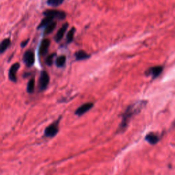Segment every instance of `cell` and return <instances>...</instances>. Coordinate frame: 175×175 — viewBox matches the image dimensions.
Segmentation results:
<instances>
[{
  "label": "cell",
  "mask_w": 175,
  "mask_h": 175,
  "mask_svg": "<svg viewBox=\"0 0 175 175\" xmlns=\"http://www.w3.org/2000/svg\"><path fill=\"white\" fill-rule=\"evenodd\" d=\"M28 41H29V40H25V41L22 42L21 43V47H26L27 45Z\"/></svg>",
  "instance_id": "obj_21"
},
{
  "label": "cell",
  "mask_w": 175,
  "mask_h": 175,
  "mask_svg": "<svg viewBox=\"0 0 175 175\" xmlns=\"http://www.w3.org/2000/svg\"><path fill=\"white\" fill-rule=\"evenodd\" d=\"M160 139H161L160 136H158L157 134L153 132L149 133L145 137V140L149 144H156L160 140Z\"/></svg>",
  "instance_id": "obj_10"
},
{
  "label": "cell",
  "mask_w": 175,
  "mask_h": 175,
  "mask_svg": "<svg viewBox=\"0 0 175 175\" xmlns=\"http://www.w3.org/2000/svg\"><path fill=\"white\" fill-rule=\"evenodd\" d=\"M66 61H67L66 56L61 55V56H59V57L56 58L55 63V65L57 66L58 67L61 68V67H63L65 65Z\"/></svg>",
  "instance_id": "obj_16"
},
{
  "label": "cell",
  "mask_w": 175,
  "mask_h": 175,
  "mask_svg": "<svg viewBox=\"0 0 175 175\" xmlns=\"http://www.w3.org/2000/svg\"><path fill=\"white\" fill-rule=\"evenodd\" d=\"M49 83V76L47 72L43 71L40 73L39 82V89L40 92L45 90Z\"/></svg>",
  "instance_id": "obj_4"
},
{
  "label": "cell",
  "mask_w": 175,
  "mask_h": 175,
  "mask_svg": "<svg viewBox=\"0 0 175 175\" xmlns=\"http://www.w3.org/2000/svg\"><path fill=\"white\" fill-rule=\"evenodd\" d=\"M20 68V64L18 62H16L14 64L11 66L10 68V70L8 72V77L12 82H17V73Z\"/></svg>",
  "instance_id": "obj_6"
},
{
  "label": "cell",
  "mask_w": 175,
  "mask_h": 175,
  "mask_svg": "<svg viewBox=\"0 0 175 175\" xmlns=\"http://www.w3.org/2000/svg\"><path fill=\"white\" fill-rule=\"evenodd\" d=\"M56 55L55 54H50L47 58L46 59V64L47 65H48V66H51L53 64V63H54V59L55 58V56Z\"/></svg>",
  "instance_id": "obj_20"
},
{
  "label": "cell",
  "mask_w": 175,
  "mask_h": 175,
  "mask_svg": "<svg viewBox=\"0 0 175 175\" xmlns=\"http://www.w3.org/2000/svg\"><path fill=\"white\" fill-rule=\"evenodd\" d=\"M75 59L77 61H81L85 60L90 58V55L87 54L86 51H83V50H79V51H77L75 54Z\"/></svg>",
  "instance_id": "obj_12"
},
{
  "label": "cell",
  "mask_w": 175,
  "mask_h": 175,
  "mask_svg": "<svg viewBox=\"0 0 175 175\" xmlns=\"http://www.w3.org/2000/svg\"><path fill=\"white\" fill-rule=\"evenodd\" d=\"M94 106V104L93 103L91 102H89V103H86V104H83L82 105H81L80 107L78 108L75 112V115L78 116H81L83 115L84 114H86V112H88L89 110H90Z\"/></svg>",
  "instance_id": "obj_7"
},
{
  "label": "cell",
  "mask_w": 175,
  "mask_h": 175,
  "mask_svg": "<svg viewBox=\"0 0 175 175\" xmlns=\"http://www.w3.org/2000/svg\"><path fill=\"white\" fill-rule=\"evenodd\" d=\"M64 0H47V4L51 7H58V6H60L62 3L64 2Z\"/></svg>",
  "instance_id": "obj_19"
},
{
  "label": "cell",
  "mask_w": 175,
  "mask_h": 175,
  "mask_svg": "<svg viewBox=\"0 0 175 175\" xmlns=\"http://www.w3.org/2000/svg\"><path fill=\"white\" fill-rule=\"evenodd\" d=\"M56 25L57 23L55 21H52L51 23H49L47 26L45 28V32H44V34L45 35H47L54 32V30L55 29Z\"/></svg>",
  "instance_id": "obj_15"
},
{
  "label": "cell",
  "mask_w": 175,
  "mask_h": 175,
  "mask_svg": "<svg viewBox=\"0 0 175 175\" xmlns=\"http://www.w3.org/2000/svg\"><path fill=\"white\" fill-rule=\"evenodd\" d=\"M68 27V23H64L63 26H62L59 30L58 31L57 34H56V36L55 37V40L57 43L60 42V40L63 39V37L64 36V34L66 32V31L67 30Z\"/></svg>",
  "instance_id": "obj_11"
},
{
  "label": "cell",
  "mask_w": 175,
  "mask_h": 175,
  "mask_svg": "<svg viewBox=\"0 0 175 175\" xmlns=\"http://www.w3.org/2000/svg\"><path fill=\"white\" fill-rule=\"evenodd\" d=\"M34 89H35V79L32 78L27 83V92L30 94H32L34 92Z\"/></svg>",
  "instance_id": "obj_17"
},
{
  "label": "cell",
  "mask_w": 175,
  "mask_h": 175,
  "mask_svg": "<svg viewBox=\"0 0 175 175\" xmlns=\"http://www.w3.org/2000/svg\"><path fill=\"white\" fill-rule=\"evenodd\" d=\"M54 18H52V17H45L42 20L41 23H40L39 26H38V29H42V28H44V27L45 28L49 23H51L52 21H54Z\"/></svg>",
  "instance_id": "obj_13"
},
{
  "label": "cell",
  "mask_w": 175,
  "mask_h": 175,
  "mask_svg": "<svg viewBox=\"0 0 175 175\" xmlns=\"http://www.w3.org/2000/svg\"><path fill=\"white\" fill-rule=\"evenodd\" d=\"M43 14L45 17H50L60 20H64L67 17L65 12L58 10H46L43 12Z\"/></svg>",
  "instance_id": "obj_3"
},
{
  "label": "cell",
  "mask_w": 175,
  "mask_h": 175,
  "mask_svg": "<svg viewBox=\"0 0 175 175\" xmlns=\"http://www.w3.org/2000/svg\"><path fill=\"white\" fill-rule=\"evenodd\" d=\"M146 104V101H140L138 102H136L134 104L128 106V108L126 109L125 112L122 116V121L120 124L119 127L117 130L118 133L124 132L128 126L131 118L133 116H135L137 114H139L142 108L144 107Z\"/></svg>",
  "instance_id": "obj_1"
},
{
  "label": "cell",
  "mask_w": 175,
  "mask_h": 175,
  "mask_svg": "<svg viewBox=\"0 0 175 175\" xmlns=\"http://www.w3.org/2000/svg\"><path fill=\"white\" fill-rule=\"evenodd\" d=\"M50 45V40L49 39H45L42 40L40 43V48H39V54L40 55L44 56L47 54L48 51V49Z\"/></svg>",
  "instance_id": "obj_9"
},
{
  "label": "cell",
  "mask_w": 175,
  "mask_h": 175,
  "mask_svg": "<svg viewBox=\"0 0 175 175\" xmlns=\"http://www.w3.org/2000/svg\"><path fill=\"white\" fill-rule=\"evenodd\" d=\"M162 71H163V67H161V66H156V67L150 68L149 70L146 71V74L147 75L151 76L153 79H155L161 73Z\"/></svg>",
  "instance_id": "obj_8"
},
{
  "label": "cell",
  "mask_w": 175,
  "mask_h": 175,
  "mask_svg": "<svg viewBox=\"0 0 175 175\" xmlns=\"http://www.w3.org/2000/svg\"><path fill=\"white\" fill-rule=\"evenodd\" d=\"M61 118H59L57 120L46 128L45 130V136L47 137H54L57 135L59 131V123Z\"/></svg>",
  "instance_id": "obj_2"
},
{
  "label": "cell",
  "mask_w": 175,
  "mask_h": 175,
  "mask_svg": "<svg viewBox=\"0 0 175 175\" xmlns=\"http://www.w3.org/2000/svg\"><path fill=\"white\" fill-rule=\"evenodd\" d=\"M23 61L27 67H32L35 62V54L32 50H28L25 53L23 57Z\"/></svg>",
  "instance_id": "obj_5"
},
{
  "label": "cell",
  "mask_w": 175,
  "mask_h": 175,
  "mask_svg": "<svg viewBox=\"0 0 175 175\" xmlns=\"http://www.w3.org/2000/svg\"><path fill=\"white\" fill-rule=\"evenodd\" d=\"M10 44L11 41L9 39H5L2 40L1 45H0V52H1V54H3L10 47Z\"/></svg>",
  "instance_id": "obj_14"
},
{
  "label": "cell",
  "mask_w": 175,
  "mask_h": 175,
  "mask_svg": "<svg viewBox=\"0 0 175 175\" xmlns=\"http://www.w3.org/2000/svg\"><path fill=\"white\" fill-rule=\"evenodd\" d=\"M75 31H76L75 28L72 27L69 32H68L67 35V43H71L73 42V40L74 39V35H75Z\"/></svg>",
  "instance_id": "obj_18"
}]
</instances>
